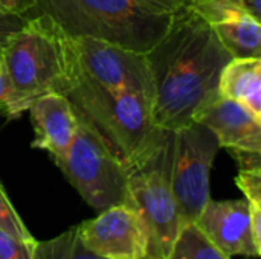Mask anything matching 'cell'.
Segmentation results:
<instances>
[{
  "mask_svg": "<svg viewBox=\"0 0 261 259\" xmlns=\"http://www.w3.org/2000/svg\"><path fill=\"white\" fill-rule=\"evenodd\" d=\"M145 58L154 87L153 121L174 131L193 122L194 111L219 93L220 72L232 56L211 24L185 3Z\"/></svg>",
  "mask_w": 261,
  "mask_h": 259,
  "instance_id": "cell-1",
  "label": "cell"
},
{
  "mask_svg": "<svg viewBox=\"0 0 261 259\" xmlns=\"http://www.w3.org/2000/svg\"><path fill=\"white\" fill-rule=\"evenodd\" d=\"M57 93L67 98L76 121L84 124L127 169L147 156L162 136L164 130L153 121L151 102L136 93L102 87L78 70L69 37L66 69Z\"/></svg>",
  "mask_w": 261,
  "mask_h": 259,
  "instance_id": "cell-2",
  "label": "cell"
},
{
  "mask_svg": "<svg viewBox=\"0 0 261 259\" xmlns=\"http://www.w3.org/2000/svg\"><path fill=\"white\" fill-rule=\"evenodd\" d=\"M35 8L69 37L101 40L139 53L164 37L171 20V14L144 0H38Z\"/></svg>",
  "mask_w": 261,
  "mask_h": 259,
  "instance_id": "cell-3",
  "label": "cell"
},
{
  "mask_svg": "<svg viewBox=\"0 0 261 259\" xmlns=\"http://www.w3.org/2000/svg\"><path fill=\"white\" fill-rule=\"evenodd\" d=\"M67 35L46 14L28 18L0 49L11 84L9 119L20 118L40 95L57 92L66 69Z\"/></svg>",
  "mask_w": 261,
  "mask_h": 259,
  "instance_id": "cell-4",
  "label": "cell"
},
{
  "mask_svg": "<svg viewBox=\"0 0 261 259\" xmlns=\"http://www.w3.org/2000/svg\"><path fill=\"white\" fill-rule=\"evenodd\" d=\"M174 131L164 130L158 145L128 169V202L142 218L148 246L144 259H167L182 231L171 186Z\"/></svg>",
  "mask_w": 261,
  "mask_h": 259,
  "instance_id": "cell-5",
  "label": "cell"
},
{
  "mask_svg": "<svg viewBox=\"0 0 261 259\" xmlns=\"http://www.w3.org/2000/svg\"><path fill=\"white\" fill-rule=\"evenodd\" d=\"M54 162L93 209L104 211L116 205H127L128 169L84 124L78 122L67 151Z\"/></svg>",
  "mask_w": 261,
  "mask_h": 259,
  "instance_id": "cell-6",
  "label": "cell"
},
{
  "mask_svg": "<svg viewBox=\"0 0 261 259\" xmlns=\"http://www.w3.org/2000/svg\"><path fill=\"white\" fill-rule=\"evenodd\" d=\"M220 150L216 134L205 125L190 122L174 130L171 186L180 227L194 224L210 195V174Z\"/></svg>",
  "mask_w": 261,
  "mask_h": 259,
  "instance_id": "cell-7",
  "label": "cell"
},
{
  "mask_svg": "<svg viewBox=\"0 0 261 259\" xmlns=\"http://www.w3.org/2000/svg\"><path fill=\"white\" fill-rule=\"evenodd\" d=\"M69 47L84 76L112 90L141 95L153 108L154 87L145 53L86 37H69Z\"/></svg>",
  "mask_w": 261,
  "mask_h": 259,
  "instance_id": "cell-8",
  "label": "cell"
},
{
  "mask_svg": "<svg viewBox=\"0 0 261 259\" xmlns=\"http://www.w3.org/2000/svg\"><path fill=\"white\" fill-rule=\"evenodd\" d=\"M84 246L104 259H144L148 235L141 215L128 205L99 211V215L76 226Z\"/></svg>",
  "mask_w": 261,
  "mask_h": 259,
  "instance_id": "cell-9",
  "label": "cell"
},
{
  "mask_svg": "<svg viewBox=\"0 0 261 259\" xmlns=\"http://www.w3.org/2000/svg\"><path fill=\"white\" fill-rule=\"evenodd\" d=\"M194 224L228 256H260L261 247L252 235L251 206L246 200H210Z\"/></svg>",
  "mask_w": 261,
  "mask_h": 259,
  "instance_id": "cell-10",
  "label": "cell"
},
{
  "mask_svg": "<svg viewBox=\"0 0 261 259\" xmlns=\"http://www.w3.org/2000/svg\"><path fill=\"white\" fill-rule=\"evenodd\" d=\"M191 121L208 127L220 148L261 153V118L237 101L217 93L194 111Z\"/></svg>",
  "mask_w": 261,
  "mask_h": 259,
  "instance_id": "cell-11",
  "label": "cell"
},
{
  "mask_svg": "<svg viewBox=\"0 0 261 259\" xmlns=\"http://www.w3.org/2000/svg\"><path fill=\"white\" fill-rule=\"evenodd\" d=\"M28 111L35 131L34 148L49 153L52 160L60 159L72 143L78 121L67 98L57 92H49L35 98Z\"/></svg>",
  "mask_w": 261,
  "mask_h": 259,
  "instance_id": "cell-12",
  "label": "cell"
},
{
  "mask_svg": "<svg viewBox=\"0 0 261 259\" xmlns=\"http://www.w3.org/2000/svg\"><path fill=\"white\" fill-rule=\"evenodd\" d=\"M219 95L261 118V58H231L220 72Z\"/></svg>",
  "mask_w": 261,
  "mask_h": 259,
  "instance_id": "cell-13",
  "label": "cell"
},
{
  "mask_svg": "<svg viewBox=\"0 0 261 259\" xmlns=\"http://www.w3.org/2000/svg\"><path fill=\"white\" fill-rule=\"evenodd\" d=\"M211 27L232 58H261V23L246 11Z\"/></svg>",
  "mask_w": 261,
  "mask_h": 259,
  "instance_id": "cell-14",
  "label": "cell"
},
{
  "mask_svg": "<svg viewBox=\"0 0 261 259\" xmlns=\"http://www.w3.org/2000/svg\"><path fill=\"white\" fill-rule=\"evenodd\" d=\"M34 259H104L89 250L81 241L76 226L46 241H37Z\"/></svg>",
  "mask_w": 261,
  "mask_h": 259,
  "instance_id": "cell-15",
  "label": "cell"
},
{
  "mask_svg": "<svg viewBox=\"0 0 261 259\" xmlns=\"http://www.w3.org/2000/svg\"><path fill=\"white\" fill-rule=\"evenodd\" d=\"M167 259H231L217 249L196 224L182 227Z\"/></svg>",
  "mask_w": 261,
  "mask_h": 259,
  "instance_id": "cell-16",
  "label": "cell"
},
{
  "mask_svg": "<svg viewBox=\"0 0 261 259\" xmlns=\"http://www.w3.org/2000/svg\"><path fill=\"white\" fill-rule=\"evenodd\" d=\"M0 231L12 235L21 241H29V243L37 241L34 238V235L29 232V229L24 226V223L21 221V218L18 217L17 211L12 208L2 185H0Z\"/></svg>",
  "mask_w": 261,
  "mask_h": 259,
  "instance_id": "cell-17",
  "label": "cell"
},
{
  "mask_svg": "<svg viewBox=\"0 0 261 259\" xmlns=\"http://www.w3.org/2000/svg\"><path fill=\"white\" fill-rule=\"evenodd\" d=\"M35 243L21 241L0 231V259H34Z\"/></svg>",
  "mask_w": 261,
  "mask_h": 259,
  "instance_id": "cell-18",
  "label": "cell"
},
{
  "mask_svg": "<svg viewBox=\"0 0 261 259\" xmlns=\"http://www.w3.org/2000/svg\"><path fill=\"white\" fill-rule=\"evenodd\" d=\"M236 185L245 194V200L251 206L261 208V169L242 171L236 177Z\"/></svg>",
  "mask_w": 261,
  "mask_h": 259,
  "instance_id": "cell-19",
  "label": "cell"
},
{
  "mask_svg": "<svg viewBox=\"0 0 261 259\" xmlns=\"http://www.w3.org/2000/svg\"><path fill=\"white\" fill-rule=\"evenodd\" d=\"M26 20L28 18L24 15L14 14L0 5V49L14 34H17L26 24Z\"/></svg>",
  "mask_w": 261,
  "mask_h": 259,
  "instance_id": "cell-20",
  "label": "cell"
},
{
  "mask_svg": "<svg viewBox=\"0 0 261 259\" xmlns=\"http://www.w3.org/2000/svg\"><path fill=\"white\" fill-rule=\"evenodd\" d=\"M236 160L239 162V166L242 171H255L261 169V153L258 151H229Z\"/></svg>",
  "mask_w": 261,
  "mask_h": 259,
  "instance_id": "cell-21",
  "label": "cell"
},
{
  "mask_svg": "<svg viewBox=\"0 0 261 259\" xmlns=\"http://www.w3.org/2000/svg\"><path fill=\"white\" fill-rule=\"evenodd\" d=\"M38 0H0V5L18 15H24L28 11L34 9L37 6Z\"/></svg>",
  "mask_w": 261,
  "mask_h": 259,
  "instance_id": "cell-22",
  "label": "cell"
},
{
  "mask_svg": "<svg viewBox=\"0 0 261 259\" xmlns=\"http://www.w3.org/2000/svg\"><path fill=\"white\" fill-rule=\"evenodd\" d=\"M144 2H147L148 5H151L153 8H156L159 11L173 14L174 11L182 8L187 0H144Z\"/></svg>",
  "mask_w": 261,
  "mask_h": 259,
  "instance_id": "cell-23",
  "label": "cell"
},
{
  "mask_svg": "<svg viewBox=\"0 0 261 259\" xmlns=\"http://www.w3.org/2000/svg\"><path fill=\"white\" fill-rule=\"evenodd\" d=\"M242 9H245L248 14L261 20V0H236Z\"/></svg>",
  "mask_w": 261,
  "mask_h": 259,
  "instance_id": "cell-24",
  "label": "cell"
}]
</instances>
